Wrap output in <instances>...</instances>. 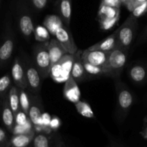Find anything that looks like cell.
I'll list each match as a JSON object with an SVG mask.
<instances>
[{
  "label": "cell",
  "mask_w": 147,
  "mask_h": 147,
  "mask_svg": "<svg viewBox=\"0 0 147 147\" xmlns=\"http://www.w3.org/2000/svg\"><path fill=\"white\" fill-rule=\"evenodd\" d=\"M0 144L5 146L8 147L10 146L9 144V141H8L7 136V134L2 128H0Z\"/></svg>",
  "instance_id": "836d02e7"
},
{
  "label": "cell",
  "mask_w": 147,
  "mask_h": 147,
  "mask_svg": "<svg viewBox=\"0 0 147 147\" xmlns=\"http://www.w3.org/2000/svg\"><path fill=\"white\" fill-rule=\"evenodd\" d=\"M121 3H122L121 0H102L101 5L119 8L120 9Z\"/></svg>",
  "instance_id": "d6a6232c"
},
{
  "label": "cell",
  "mask_w": 147,
  "mask_h": 147,
  "mask_svg": "<svg viewBox=\"0 0 147 147\" xmlns=\"http://www.w3.org/2000/svg\"><path fill=\"white\" fill-rule=\"evenodd\" d=\"M42 115L43 114L41 112V108L39 106V103L36 102L35 100L30 102L28 118L31 123L35 125V126L41 127Z\"/></svg>",
  "instance_id": "ffe728a7"
},
{
  "label": "cell",
  "mask_w": 147,
  "mask_h": 147,
  "mask_svg": "<svg viewBox=\"0 0 147 147\" xmlns=\"http://www.w3.org/2000/svg\"><path fill=\"white\" fill-rule=\"evenodd\" d=\"M130 1H131V0H121V2H123V3H124L125 5H126L128 2H129Z\"/></svg>",
  "instance_id": "74e56055"
},
{
  "label": "cell",
  "mask_w": 147,
  "mask_h": 147,
  "mask_svg": "<svg viewBox=\"0 0 147 147\" xmlns=\"http://www.w3.org/2000/svg\"><path fill=\"white\" fill-rule=\"evenodd\" d=\"M26 74L28 87H29L31 92L38 94L40 92L41 87V77L38 71L37 70L35 65L29 64L25 68Z\"/></svg>",
  "instance_id": "ba28073f"
},
{
  "label": "cell",
  "mask_w": 147,
  "mask_h": 147,
  "mask_svg": "<svg viewBox=\"0 0 147 147\" xmlns=\"http://www.w3.org/2000/svg\"><path fill=\"white\" fill-rule=\"evenodd\" d=\"M8 102L12 109L15 117L20 110V97H19V88L16 86H12L8 94Z\"/></svg>",
  "instance_id": "44dd1931"
},
{
  "label": "cell",
  "mask_w": 147,
  "mask_h": 147,
  "mask_svg": "<svg viewBox=\"0 0 147 147\" xmlns=\"http://www.w3.org/2000/svg\"><path fill=\"white\" fill-rule=\"evenodd\" d=\"M107 56L108 52L98 50L90 51L87 49L82 51L81 57L83 61L105 69L108 74V76H110L107 69Z\"/></svg>",
  "instance_id": "5b68a950"
},
{
  "label": "cell",
  "mask_w": 147,
  "mask_h": 147,
  "mask_svg": "<svg viewBox=\"0 0 147 147\" xmlns=\"http://www.w3.org/2000/svg\"><path fill=\"white\" fill-rule=\"evenodd\" d=\"M63 95L67 100L75 104L80 100L81 92L76 81L69 77V78L65 82V85L63 87Z\"/></svg>",
  "instance_id": "30bf717a"
},
{
  "label": "cell",
  "mask_w": 147,
  "mask_h": 147,
  "mask_svg": "<svg viewBox=\"0 0 147 147\" xmlns=\"http://www.w3.org/2000/svg\"><path fill=\"white\" fill-rule=\"evenodd\" d=\"M107 147H110V146H107Z\"/></svg>",
  "instance_id": "b9f144b4"
},
{
  "label": "cell",
  "mask_w": 147,
  "mask_h": 147,
  "mask_svg": "<svg viewBox=\"0 0 147 147\" xmlns=\"http://www.w3.org/2000/svg\"><path fill=\"white\" fill-rule=\"evenodd\" d=\"M12 79L15 85L19 89L25 90L28 87L25 67L18 59H15L12 67Z\"/></svg>",
  "instance_id": "52a82bcc"
},
{
  "label": "cell",
  "mask_w": 147,
  "mask_h": 147,
  "mask_svg": "<svg viewBox=\"0 0 147 147\" xmlns=\"http://www.w3.org/2000/svg\"><path fill=\"white\" fill-rule=\"evenodd\" d=\"M44 27L48 30L49 33L55 36L58 29L63 26L61 18L56 15H47L43 22Z\"/></svg>",
  "instance_id": "ac0fdd59"
},
{
  "label": "cell",
  "mask_w": 147,
  "mask_h": 147,
  "mask_svg": "<svg viewBox=\"0 0 147 147\" xmlns=\"http://www.w3.org/2000/svg\"><path fill=\"white\" fill-rule=\"evenodd\" d=\"M82 51H77V52L74 54V62L71 71V77L75 80L77 83L84 80L87 73L82 60Z\"/></svg>",
  "instance_id": "8fae6325"
},
{
  "label": "cell",
  "mask_w": 147,
  "mask_h": 147,
  "mask_svg": "<svg viewBox=\"0 0 147 147\" xmlns=\"http://www.w3.org/2000/svg\"><path fill=\"white\" fill-rule=\"evenodd\" d=\"M141 135L142 136V137L144 138V139L147 140V125L144 128V129L141 131Z\"/></svg>",
  "instance_id": "d590c367"
},
{
  "label": "cell",
  "mask_w": 147,
  "mask_h": 147,
  "mask_svg": "<svg viewBox=\"0 0 147 147\" xmlns=\"http://www.w3.org/2000/svg\"></svg>",
  "instance_id": "7bdbcfd3"
},
{
  "label": "cell",
  "mask_w": 147,
  "mask_h": 147,
  "mask_svg": "<svg viewBox=\"0 0 147 147\" xmlns=\"http://www.w3.org/2000/svg\"><path fill=\"white\" fill-rule=\"evenodd\" d=\"M75 107L77 112L82 116L88 118H94V115L90 105L86 102L79 101L75 103Z\"/></svg>",
  "instance_id": "d4e9b609"
},
{
  "label": "cell",
  "mask_w": 147,
  "mask_h": 147,
  "mask_svg": "<svg viewBox=\"0 0 147 147\" xmlns=\"http://www.w3.org/2000/svg\"><path fill=\"white\" fill-rule=\"evenodd\" d=\"M146 35H147V28H146Z\"/></svg>",
  "instance_id": "60d3db41"
},
{
  "label": "cell",
  "mask_w": 147,
  "mask_h": 147,
  "mask_svg": "<svg viewBox=\"0 0 147 147\" xmlns=\"http://www.w3.org/2000/svg\"><path fill=\"white\" fill-rule=\"evenodd\" d=\"M134 103V96L125 87H121L118 91V108L119 113L125 115Z\"/></svg>",
  "instance_id": "9c48e42d"
},
{
  "label": "cell",
  "mask_w": 147,
  "mask_h": 147,
  "mask_svg": "<svg viewBox=\"0 0 147 147\" xmlns=\"http://www.w3.org/2000/svg\"><path fill=\"white\" fill-rule=\"evenodd\" d=\"M53 147H63V145H62L61 142H57L55 144H53Z\"/></svg>",
  "instance_id": "8d00e7d4"
},
{
  "label": "cell",
  "mask_w": 147,
  "mask_h": 147,
  "mask_svg": "<svg viewBox=\"0 0 147 147\" xmlns=\"http://www.w3.org/2000/svg\"><path fill=\"white\" fill-rule=\"evenodd\" d=\"M35 133L14 135L9 141L12 147H28L33 140Z\"/></svg>",
  "instance_id": "d6986e66"
},
{
  "label": "cell",
  "mask_w": 147,
  "mask_h": 147,
  "mask_svg": "<svg viewBox=\"0 0 147 147\" xmlns=\"http://www.w3.org/2000/svg\"><path fill=\"white\" fill-rule=\"evenodd\" d=\"M118 36H117V30L112 35H109L104 40H101L99 43L90 46L88 49L90 51L98 50L105 52H110L113 49H115L118 46Z\"/></svg>",
  "instance_id": "4fadbf2b"
},
{
  "label": "cell",
  "mask_w": 147,
  "mask_h": 147,
  "mask_svg": "<svg viewBox=\"0 0 147 147\" xmlns=\"http://www.w3.org/2000/svg\"><path fill=\"white\" fill-rule=\"evenodd\" d=\"M2 118L4 125L9 131L12 132L15 125V117L8 102V96L2 102Z\"/></svg>",
  "instance_id": "2e32d148"
},
{
  "label": "cell",
  "mask_w": 147,
  "mask_h": 147,
  "mask_svg": "<svg viewBox=\"0 0 147 147\" xmlns=\"http://www.w3.org/2000/svg\"><path fill=\"white\" fill-rule=\"evenodd\" d=\"M34 36L35 40L41 43H46L50 40V33L44 26L38 25L34 29Z\"/></svg>",
  "instance_id": "4316f807"
},
{
  "label": "cell",
  "mask_w": 147,
  "mask_h": 147,
  "mask_svg": "<svg viewBox=\"0 0 147 147\" xmlns=\"http://www.w3.org/2000/svg\"><path fill=\"white\" fill-rule=\"evenodd\" d=\"M60 13L63 22L69 27L71 18V0H61Z\"/></svg>",
  "instance_id": "7402d4cb"
},
{
  "label": "cell",
  "mask_w": 147,
  "mask_h": 147,
  "mask_svg": "<svg viewBox=\"0 0 147 147\" xmlns=\"http://www.w3.org/2000/svg\"><path fill=\"white\" fill-rule=\"evenodd\" d=\"M19 26L20 32L25 38H30L35 28L33 26L32 18L28 14L24 13L20 15L19 19Z\"/></svg>",
  "instance_id": "e0dca14e"
},
{
  "label": "cell",
  "mask_w": 147,
  "mask_h": 147,
  "mask_svg": "<svg viewBox=\"0 0 147 147\" xmlns=\"http://www.w3.org/2000/svg\"><path fill=\"white\" fill-rule=\"evenodd\" d=\"M14 39L11 35L5 38L0 46V65H5L12 57L14 50Z\"/></svg>",
  "instance_id": "5bb4252c"
},
{
  "label": "cell",
  "mask_w": 147,
  "mask_h": 147,
  "mask_svg": "<svg viewBox=\"0 0 147 147\" xmlns=\"http://www.w3.org/2000/svg\"><path fill=\"white\" fill-rule=\"evenodd\" d=\"M98 17L101 18H115L120 17V9L113 7L100 5L98 12Z\"/></svg>",
  "instance_id": "603a6c76"
},
{
  "label": "cell",
  "mask_w": 147,
  "mask_h": 147,
  "mask_svg": "<svg viewBox=\"0 0 147 147\" xmlns=\"http://www.w3.org/2000/svg\"><path fill=\"white\" fill-rule=\"evenodd\" d=\"M128 50L118 45L115 49L108 52L107 69L110 76H116L121 73L126 63Z\"/></svg>",
  "instance_id": "6da1fadb"
},
{
  "label": "cell",
  "mask_w": 147,
  "mask_h": 147,
  "mask_svg": "<svg viewBox=\"0 0 147 147\" xmlns=\"http://www.w3.org/2000/svg\"><path fill=\"white\" fill-rule=\"evenodd\" d=\"M19 97L20 109L22 110V111H23L28 116L30 105V101L29 100V96H28V93L25 91V90L19 89Z\"/></svg>",
  "instance_id": "83f0119b"
},
{
  "label": "cell",
  "mask_w": 147,
  "mask_h": 147,
  "mask_svg": "<svg viewBox=\"0 0 147 147\" xmlns=\"http://www.w3.org/2000/svg\"><path fill=\"white\" fill-rule=\"evenodd\" d=\"M61 125V121L56 117H53L51 118L50 123V128L52 130H56L57 128H59Z\"/></svg>",
  "instance_id": "e575fe53"
},
{
  "label": "cell",
  "mask_w": 147,
  "mask_h": 147,
  "mask_svg": "<svg viewBox=\"0 0 147 147\" xmlns=\"http://www.w3.org/2000/svg\"><path fill=\"white\" fill-rule=\"evenodd\" d=\"M47 43H43L35 47L34 51V61L35 66L38 71L42 79H46L50 75L51 67L50 56L48 51Z\"/></svg>",
  "instance_id": "7a4b0ae2"
},
{
  "label": "cell",
  "mask_w": 147,
  "mask_h": 147,
  "mask_svg": "<svg viewBox=\"0 0 147 147\" xmlns=\"http://www.w3.org/2000/svg\"><path fill=\"white\" fill-rule=\"evenodd\" d=\"M137 26V19L131 15L119 29L117 30L118 46L128 49L134 39Z\"/></svg>",
  "instance_id": "3957f363"
},
{
  "label": "cell",
  "mask_w": 147,
  "mask_h": 147,
  "mask_svg": "<svg viewBox=\"0 0 147 147\" xmlns=\"http://www.w3.org/2000/svg\"><path fill=\"white\" fill-rule=\"evenodd\" d=\"M49 0H31L34 7L38 10H42L47 6Z\"/></svg>",
  "instance_id": "1f68e13d"
},
{
  "label": "cell",
  "mask_w": 147,
  "mask_h": 147,
  "mask_svg": "<svg viewBox=\"0 0 147 147\" xmlns=\"http://www.w3.org/2000/svg\"><path fill=\"white\" fill-rule=\"evenodd\" d=\"M0 147H6V146H2V145H1V144H0Z\"/></svg>",
  "instance_id": "ab89813d"
},
{
  "label": "cell",
  "mask_w": 147,
  "mask_h": 147,
  "mask_svg": "<svg viewBox=\"0 0 147 147\" xmlns=\"http://www.w3.org/2000/svg\"><path fill=\"white\" fill-rule=\"evenodd\" d=\"M147 12V0L140 4L132 11V15L137 19Z\"/></svg>",
  "instance_id": "4dcf8cb0"
},
{
  "label": "cell",
  "mask_w": 147,
  "mask_h": 147,
  "mask_svg": "<svg viewBox=\"0 0 147 147\" xmlns=\"http://www.w3.org/2000/svg\"><path fill=\"white\" fill-rule=\"evenodd\" d=\"M48 51L50 56L51 65L57 63L68 52L56 39H51L48 44Z\"/></svg>",
  "instance_id": "7c38bea8"
},
{
  "label": "cell",
  "mask_w": 147,
  "mask_h": 147,
  "mask_svg": "<svg viewBox=\"0 0 147 147\" xmlns=\"http://www.w3.org/2000/svg\"><path fill=\"white\" fill-rule=\"evenodd\" d=\"M73 62L74 54L65 55L59 61L51 65L49 76L57 82H66L71 76Z\"/></svg>",
  "instance_id": "277c9868"
},
{
  "label": "cell",
  "mask_w": 147,
  "mask_h": 147,
  "mask_svg": "<svg viewBox=\"0 0 147 147\" xmlns=\"http://www.w3.org/2000/svg\"><path fill=\"white\" fill-rule=\"evenodd\" d=\"M56 39L63 46L69 54H74L77 52V46L74 40L73 36L67 28L63 26L59 28L55 35Z\"/></svg>",
  "instance_id": "8992f818"
},
{
  "label": "cell",
  "mask_w": 147,
  "mask_h": 147,
  "mask_svg": "<svg viewBox=\"0 0 147 147\" xmlns=\"http://www.w3.org/2000/svg\"><path fill=\"white\" fill-rule=\"evenodd\" d=\"M128 75L135 84H143L147 79V67L141 63H136L130 68Z\"/></svg>",
  "instance_id": "9a60e30c"
},
{
  "label": "cell",
  "mask_w": 147,
  "mask_h": 147,
  "mask_svg": "<svg viewBox=\"0 0 147 147\" xmlns=\"http://www.w3.org/2000/svg\"><path fill=\"white\" fill-rule=\"evenodd\" d=\"M83 65H84V69H85L86 72L88 73L90 75L93 76H108V74L106 71L105 69H102V68L98 67V66H94L90 63H87V62L83 61Z\"/></svg>",
  "instance_id": "f1b7e54d"
},
{
  "label": "cell",
  "mask_w": 147,
  "mask_h": 147,
  "mask_svg": "<svg viewBox=\"0 0 147 147\" xmlns=\"http://www.w3.org/2000/svg\"><path fill=\"white\" fill-rule=\"evenodd\" d=\"M33 147H53V144L51 141L50 138L46 134H38L35 136L32 140Z\"/></svg>",
  "instance_id": "484cf974"
},
{
  "label": "cell",
  "mask_w": 147,
  "mask_h": 147,
  "mask_svg": "<svg viewBox=\"0 0 147 147\" xmlns=\"http://www.w3.org/2000/svg\"><path fill=\"white\" fill-rule=\"evenodd\" d=\"M136 1H137V2H138L139 4H141V3H143V2H145V1H146V0H136Z\"/></svg>",
  "instance_id": "f35d334b"
},
{
  "label": "cell",
  "mask_w": 147,
  "mask_h": 147,
  "mask_svg": "<svg viewBox=\"0 0 147 147\" xmlns=\"http://www.w3.org/2000/svg\"><path fill=\"white\" fill-rule=\"evenodd\" d=\"M119 20V17L115 18H101L100 19V25L102 30H108L111 29L113 27L115 26V24L118 22Z\"/></svg>",
  "instance_id": "f546056e"
},
{
  "label": "cell",
  "mask_w": 147,
  "mask_h": 147,
  "mask_svg": "<svg viewBox=\"0 0 147 147\" xmlns=\"http://www.w3.org/2000/svg\"><path fill=\"white\" fill-rule=\"evenodd\" d=\"M12 79L9 74H6L0 78V100L3 101L8 96L12 87Z\"/></svg>",
  "instance_id": "cb8c5ba5"
}]
</instances>
